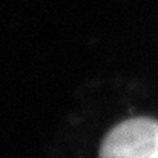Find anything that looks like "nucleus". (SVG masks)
Instances as JSON below:
<instances>
[{
    "label": "nucleus",
    "instance_id": "1",
    "mask_svg": "<svg viewBox=\"0 0 158 158\" xmlns=\"http://www.w3.org/2000/svg\"><path fill=\"white\" fill-rule=\"evenodd\" d=\"M100 158H158V121L131 118L117 124L102 143Z\"/></svg>",
    "mask_w": 158,
    "mask_h": 158
}]
</instances>
